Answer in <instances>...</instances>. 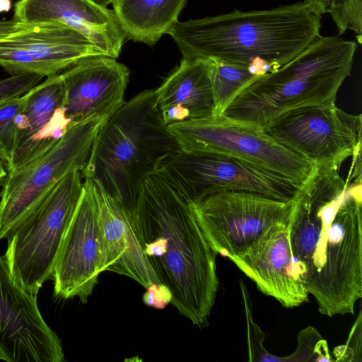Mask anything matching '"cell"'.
<instances>
[{
	"instance_id": "cell-1",
	"label": "cell",
	"mask_w": 362,
	"mask_h": 362,
	"mask_svg": "<svg viewBox=\"0 0 362 362\" xmlns=\"http://www.w3.org/2000/svg\"><path fill=\"white\" fill-rule=\"evenodd\" d=\"M316 165L293 199L288 223L293 276L328 317L354 314L362 296L361 183Z\"/></svg>"
},
{
	"instance_id": "cell-2",
	"label": "cell",
	"mask_w": 362,
	"mask_h": 362,
	"mask_svg": "<svg viewBox=\"0 0 362 362\" xmlns=\"http://www.w3.org/2000/svg\"><path fill=\"white\" fill-rule=\"evenodd\" d=\"M142 247L171 303L199 328L209 325L218 288L216 254L189 202L162 176L147 177L128 209Z\"/></svg>"
},
{
	"instance_id": "cell-3",
	"label": "cell",
	"mask_w": 362,
	"mask_h": 362,
	"mask_svg": "<svg viewBox=\"0 0 362 362\" xmlns=\"http://www.w3.org/2000/svg\"><path fill=\"white\" fill-rule=\"evenodd\" d=\"M320 17L302 2L177 21L168 30L183 59L243 66L257 76L275 71L320 35Z\"/></svg>"
},
{
	"instance_id": "cell-4",
	"label": "cell",
	"mask_w": 362,
	"mask_h": 362,
	"mask_svg": "<svg viewBox=\"0 0 362 362\" xmlns=\"http://www.w3.org/2000/svg\"><path fill=\"white\" fill-rule=\"evenodd\" d=\"M180 151L162 118L154 90H145L103 124L81 173L129 209L144 181Z\"/></svg>"
},
{
	"instance_id": "cell-5",
	"label": "cell",
	"mask_w": 362,
	"mask_h": 362,
	"mask_svg": "<svg viewBox=\"0 0 362 362\" xmlns=\"http://www.w3.org/2000/svg\"><path fill=\"white\" fill-rule=\"evenodd\" d=\"M357 47L339 36L320 35L277 70L247 84L222 115L262 126L295 108L335 104Z\"/></svg>"
},
{
	"instance_id": "cell-6",
	"label": "cell",
	"mask_w": 362,
	"mask_h": 362,
	"mask_svg": "<svg viewBox=\"0 0 362 362\" xmlns=\"http://www.w3.org/2000/svg\"><path fill=\"white\" fill-rule=\"evenodd\" d=\"M79 170L66 173L7 238L4 258L16 281L37 295L52 278L66 228L80 199Z\"/></svg>"
},
{
	"instance_id": "cell-7",
	"label": "cell",
	"mask_w": 362,
	"mask_h": 362,
	"mask_svg": "<svg viewBox=\"0 0 362 362\" xmlns=\"http://www.w3.org/2000/svg\"><path fill=\"white\" fill-rule=\"evenodd\" d=\"M180 150L225 154L254 163L301 186L315 165L284 147L259 124L223 115L168 125Z\"/></svg>"
},
{
	"instance_id": "cell-8",
	"label": "cell",
	"mask_w": 362,
	"mask_h": 362,
	"mask_svg": "<svg viewBox=\"0 0 362 362\" xmlns=\"http://www.w3.org/2000/svg\"><path fill=\"white\" fill-rule=\"evenodd\" d=\"M107 119L92 117L70 126L46 153L8 173L0 193V240L7 238L66 173L75 169L82 171Z\"/></svg>"
},
{
	"instance_id": "cell-9",
	"label": "cell",
	"mask_w": 362,
	"mask_h": 362,
	"mask_svg": "<svg viewBox=\"0 0 362 362\" xmlns=\"http://www.w3.org/2000/svg\"><path fill=\"white\" fill-rule=\"evenodd\" d=\"M188 202L221 192H248L290 201L300 186L245 160L219 153L180 151L156 173Z\"/></svg>"
},
{
	"instance_id": "cell-10",
	"label": "cell",
	"mask_w": 362,
	"mask_h": 362,
	"mask_svg": "<svg viewBox=\"0 0 362 362\" xmlns=\"http://www.w3.org/2000/svg\"><path fill=\"white\" fill-rule=\"evenodd\" d=\"M209 245L229 259L276 225L289 220L293 199L248 192H221L189 203Z\"/></svg>"
},
{
	"instance_id": "cell-11",
	"label": "cell",
	"mask_w": 362,
	"mask_h": 362,
	"mask_svg": "<svg viewBox=\"0 0 362 362\" xmlns=\"http://www.w3.org/2000/svg\"><path fill=\"white\" fill-rule=\"evenodd\" d=\"M262 127L276 141L315 165L340 168L361 148V115L335 104L295 108Z\"/></svg>"
},
{
	"instance_id": "cell-12",
	"label": "cell",
	"mask_w": 362,
	"mask_h": 362,
	"mask_svg": "<svg viewBox=\"0 0 362 362\" xmlns=\"http://www.w3.org/2000/svg\"><path fill=\"white\" fill-rule=\"evenodd\" d=\"M0 348L8 362H63L62 344L0 256Z\"/></svg>"
},
{
	"instance_id": "cell-13",
	"label": "cell",
	"mask_w": 362,
	"mask_h": 362,
	"mask_svg": "<svg viewBox=\"0 0 362 362\" xmlns=\"http://www.w3.org/2000/svg\"><path fill=\"white\" fill-rule=\"evenodd\" d=\"M101 238L96 203L88 179L64 232L55 260L54 293L85 303L101 274Z\"/></svg>"
},
{
	"instance_id": "cell-14",
	"label": "cell",
	"mask_w": 362,
	"mask_h": 362,
	"mask_svg": "<svg viewBox=\"0 0 362 362\" xmlns=\"http://www.w3.org/2000/svg\"><path fill=\"white\" fill-rule=\"evenodd\" d=\"M99 55L105 54L83 34L62 23L33 25L0 41V65L12 74L47 77Z\"/></svg>"
},
{
	"instance_id": "cell-15",
	"label": "cell",
	"mask_w": 362,
	"mask_h": 362,
	"mask_svg": "<svg viewBox=\"0 0 362 362\" xmlns=\"http://www.w3.org/2000/svg\"><path fill=\"white\" fill-rule=\"evenodd\" d=\"M65 88V110L71 126L92 117L109 119L125 103L129 69L116 59L93 56L61 74Z\"/></svg>"
},
{
	"instance_id": "cell-16",
	"label": "cell",
	"mask_w": 362,
	"mask_h": 362,
	"mask_svg": "<svg viewBox=\"0 0 362 362\" xmlns=\"http://www.w3.org/2000/svg\"><path fill=\"white\" fill-rule=\"evenodd\" d=\"M17 117L15 149L8 173L16 171L53 147L71 126L66 115L65 88L61 74L47 76L25 93Z\"/></svg>"
},
{
	"instance_id": "cell-17",
	"label": "cell",
	"mask_w": 362,
	"mask_h": 362,
	"mask_svg": "<svg viewBox=\"0 0 362 362\" xmlns=\"http://www.w3.org/2000/svg\"><path fill=\"white\" fill-rule=\"evenodd\" d=\"M101 238V273L112 272L134 279L144 288L160 284L145 256L132 216L100 184L90 180Z\"/></svg>"
},
{
	"instance_id": "cell-18",
	"label": "cell",
	"mask_w": 362,
	"mask_h": 362,
	"mask_svg": "<svg viewBox=\"0 0 362 362\" xmlns=\"http://www.w3.org/2000/svg\"><path fill=\"white\" fill-rule=\"evenodd\" d=\"M288 223V221L276 225L230 260L262 293L292 308L308 301V293L292 274Z\"/></svg>"
},
{
	"instance_id": "cell-19",
	"label": "cell",
	"mask_w": 362,
	"mask_h": 362,
	"mask_svg": "<svg viewBox=\"0 0 362 362\" xmlns=\"http://www.w3.org/2000/svg\"><path fill=\"white\" fill-rule=\"evenodd\" d=\"M13 18L28 25L64 24L115 59L126 39L113 11L88 0H19L15 4Z\"/></svg>"
},
{
	"instance_id": "cell-20",
	"label": "cell",
	"mask_w": 362,
	"mask_h": 362,
	"mask_svg": "<svg viewBox=\"0 0 362 362\" xmlns=\"http://www.w3.org/2000/svg\"><path fill=\"white\" fill-rule=\"evenodd\" d=\"M213 66L214 62L207 59H182L154 90L158 107L167 125L214 115Z\"/></svg>"
},
{
	"instance_id": "cell-21",
	"label": "cell",
	"mask_w": 362,
	"mask_h": 362,
	"mask_svg": "<svg viewBox=\"0 0 362 362\" xmlns=\"http://www.w3.org/2000/svg\"><path fill=\"white\" fill-rule=\"evenodd\" d=\"M187 0H114L113 12L126 37L154 45L178 21Z\"/></svg>"
},
{
	"instance_id": "cell-22",
	"label": "cell",
	"mask_w": 362,
	"mask_h": 362,
	"mask_svg": "<svg viewBox=\"0 0 362 362\" xmlns=\"http://www.w3.org/2000/svg\"><path fill=\"white\" fill-rule=\"evenodd\" d=\"M258 77L247 67L214 62L211 74L214 115H222L235 96Z\"/></svg>"
},
{
	"instance_id": "cell-23",
	"label": "cell",
	"mask_w": 362,
	"mask_h": 362,
	"mask_svg": "<svg viewBox=\"0 0 362 362\" xmlns=\"http://www.w3.org/2000/svg\"><path fill=\"white\" fill-rule=\"evenodd\" d=\"M26 100L25 93L0 105V159L10 165L16 144V121Z\"/></svg>"
},
{
	"instance_id": "cell-24",
	"label": "cell",
	"mask_w": 362,
	"mask_h": 362,
	"mask_svg": "<svg viewBox=\"0 0 362 362\" xmlns=\"http://www.w3.org/2000/svg\"><path fill=\"white\" fill-rule=\"evenodd\" d=\"M333 361L327 341L311 326L300 330L296 350L292 354L284 356V362Z\"/></svg>"
},
{
	"instance_id": "cell-25",
	"label": "cell",
	"mask_w": 362,
	"mask_h": 362,
	"mask_svg": "<svg viewBox=\"0 0 362 362\" xmlns=\"http://www.w3.org/2000/svg\"><path fill=\"white\" fill-rule=\"evenodd\" d=\"M240 286L243 297L246 314L248 361L257 362H284V357L273 355L264 347L263 341L265 339V333L262 332L252 318V303L250 295L242 279H240Z\"/></svg>"
},
{
	"instance_id": "cell-26",
	"label": "cell",
	"mask_w": 362,
	"mask_h": 362,
	"mask_svg": "<svg viewBox=\"0 0 362 362\" xmlns=\"http://www.w3.org/2000/svg\"><path fill=\"white\" fill-rule=\"evenodd\" d=\"M362 0H330L327 11L338 30L339 35L347 30L358 35L361 44L362 33Z\"/></svg>"
},
{
	"instance_id": "cell-27",
	"label": "cell",
	"mask_w": 362,
	"mask_h": 362,
	"mask_svg": "<svg viewBox=\"0 0 362 362\" xmlns=\"http://www.w3.org/2000/svg\"><path fill=\"white\" fill-rule=\"evenodd\" d=\"M43 77L36 74L24 73L0 80V105L24 95L37 85Z\"/></svg>"
},
{
	"instance_id": "cell-28",
	"label": "cell",
	"mask_w": 362,
	"mask_h": 362,
	"mask_svg": "<svg viewBox=\"0 0 362 362\" xmlns=\"http://www.w3.org/2000/svg\"><path fill=\"white\" fill-rule=\"evenodd\" d=\"M362 312L359 311L358 317L352 326L347 342L344 345L335 347L334 355L336 361H362L361 349Z\"/></svg>"
},
{
	"instance_id": "cell-29",
	"label": "cell",
	"mask_w": 362,
	"mask_h": 362,
	"mask_svg": "<svg viewBox=\"0 0 362 362\" xmlns=\"http://www.w3.org/2000/svg\"><path fill=\"white\" fill-rule=\"evenodd\" d=\"M143 296L146 305L162 309L171 303L172 294L170 290L163 284H153L148 286Z\"/></svg>"
},
{
	"instance_id": "cell-30",
	"label": "cell",
	"mask_w": 362,
	"mask_h": 362,
	"mask_svg": "<svg viewBox=\"0 0 362 362\" xmlns=\"http://www.w3.org/2000/svg\"><path fill=\"white\" fill-rule=\"evenodd\" d=\"M33 25L25 24L14 18L9 21H0V41L16 33L27 30Z\"/></svg>"
},
{
	"instance_id": "cell-31",
	"label": "cell",
	"mask_w": 362,
	"mask_h": 362,
	"mask_svg": "<svg viewBox=\"0 0 362 362\" xmlns=\"http://www.w3.org/2000/svg\"><path fill=\"white\" fill-rule=\"evenodd\" d=\"M329 1L330 0H303L308 8L319 17L327 13Z\"/></svg>"
},
{
	"instance_id": "cell-32",
	"label": "cell",
	"mask_w": 362,
	"mask_h": 362,
	"mask_svg": "<svg viewBox=\"0 0 362 362\" xmlns=\"http://www.w3.org/2000/svg\"><path fill=\"white\" fill-rule=\"evenodd\" d=\"M11 8V0H0V13L8 12Z\"/></svg>"
},
{
	"instance_id": "cell-33",
	"label": "cell",
	"mask_w": 362,
	"mask_h": 362,
	"mask_svg": "<svg viewBox=\"0 0 362 362\" xmlns=\"http://www.w3.org/2000/svg\"><path fill=\"white\" fill-rule=\"evenodd\" d=\"M7 171L5 168V164L0 159V185L3 184L6 176H7Z\"/></svg>"
},
{
	"instance_id": "cell-34",
	"label": "cell",
	"mask_w": 362,
	"mask_h": 362,
	"mask_svg": "<svg viewBox=\"0 0 362 362\" xmlns=\"http://www.w3.org/2000/svg\"><path fill=\"white\" fill-rule=\"evenodd\" d=\"M89 1L93 3L94 4L99 6L103 8H107V6L112 4L114 0H88Z\"/></svg>"
},
{
	"instance_id": "cell-35",
	"label": "cell",
	"mask_w": 362,
	"mask_h": 362,
	"mask_svg": "<svg viewBox=\"0 0 362 362\" xmlns=\"http://www.w3.org/2000/svg\"><path fill=\"white\" fill-rule=\"evenodd\" d=\"M0 361H5L8 362V359H7L6 355L4 354V353L3 352V351L1 350V348H0Z\"/></svg>"
}]
</instances>
